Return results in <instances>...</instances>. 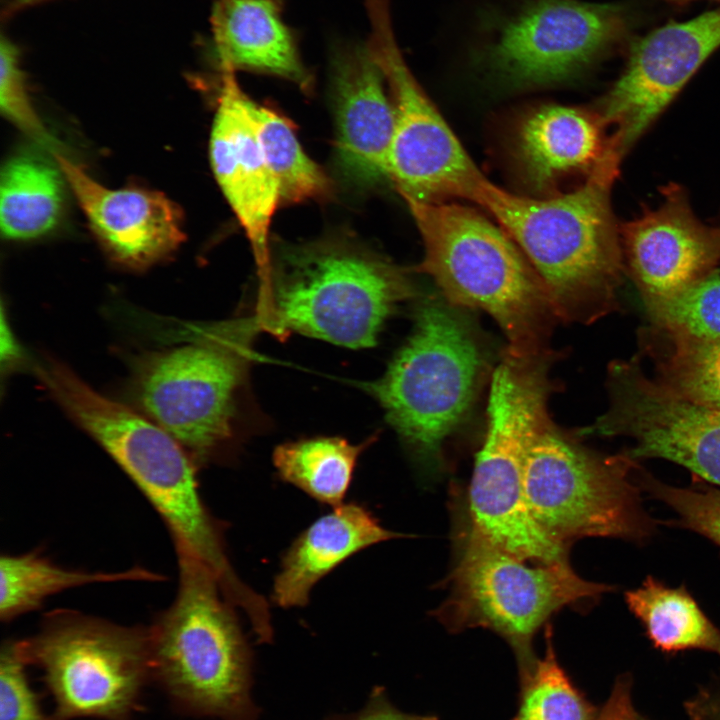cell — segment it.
Returning a JSON list of instances; mask_svg holds the SVG:
<instances>
[{"label":"cell","mask_w":720,"mask_h":720,"mask_svg":"<svg viewBox=\"0 0 720 720\" xmlns=\"http://www.w3.org/2000/svg\"><path fill=\"white\" fill-rule=\"evenodd\" d=\"M192 344L138 358L130 391L139 409L194 460L211 457L232 433L241 378L236 328L194 329Z\"/></svg>","instance_id":"cell-11"},{"label":"cell","mask_w":720,"mask_h":720,"mask_svg":"<svg viewBox=\"0 0 720 720\" xmlns=\"http://www.w3.org/2000/svg\"><path fill=\"white\" fill-rule=\"evenodd\" d=\"M553 356L551 350L504 352L491 377L486 435L469 486L472 529L510 554L542 564L568 561L567 546L532 516L523 486L529 444L549 415Z\"/></svg>","instance_id":"cell-6"},{"label":"cell","mask_w":720,"mask_h":720,"mask_svg":"<svg viewBox=\"0 0 720 720\" xmlns=\"http://www.w3.org/2000/svg\"><path fill=\"white\" fill-rule=\"evenodd\" d=\"M366 446L338 437H315L279 445L272 459L282 480L333 508L343 504Z\"/></svg>","instance_id":"cell-26"},{"label":"cell","mask_w":720,"mask_h":720,"mask_svg":"<svg viewBox=\"0 0 720 720\" xmlns=\"http://www.w3.org/2000/svg\"><path fill=\"white\" fill-rule=\"evenodd\" d=\"M61 176L59 165L41 156L20 154L7 161L0 181V226L6 238L34 239L56 226L64 200Z\"/></svg>","instance_id":"cell-23"},{"label":"cell","mask_w":720,"mask_h":720,"mask_svg":"<svg viewBox=\"0 0 720 720\" xmlns=\"http://www.w3.org/2000/svg\"><path fill=\"white\" fill-rule=\"evenodd\" d=\"M371 50L395 109L390 178L406 202L472 200L486 177L409 70L394 38L386 0H367Z\"/></svg>","instance_id":"cell-12"},{"label":"cell","mask_w":720,"mask_h":720,"mask_svg":"<svg viewBox=\"0 0 720 720\" xmlns=\"http://www.w3.org/2000/svg\"><path fill=\"white\" fill-rule=\"evenodd\" d=\"M461 310L444 297L426 298L412 334L370 384L391 426L425 459H435L464 422L488 367L480 337Z\"/></svg>","instance_id":"cell-7"},{"label":"cell","mask_w":720,"mask_h":720,"mask_svg":"<svg viewBox=\"0 0 720 720\" xmlns=\"http://www.w3.org/2000/svg\"><path fill=\"white\" fill-rule=\"evenodd\" d=\"M620 159L607 149L586 182L566 194L532 198L486 178L471 200L520 249L559 320L587 324L616 309L624 257L610 192Z\"/></svg>","instance_id":"cell-1"},{"label":"cell","mask_w":720,"mask_h":720,"mask_svg":"<svg viewBox=\"0 0 720 720\" xmlns=\"http://www.w3.org/2000/svg\"><path fill=\"white\" fill-rule=\"evenodd\" d=\"M162 577L141 567L121 572H87L60 567L37 552L0 558V617L11 621L36 610L50 596L69 588L102 582Z\"/></svg>","instance_id":"cell-25"},{"label":"cell","mask_w":720,"mask_h":720,"mask_svg":"<svg viewBox=\"0 0 720 720\" xmlns=\"http://www.w3.org/2000/svg\"><path fill=\"white\" fill-rule=\"evenodd\" d=\"M653 333L667 340L705 343L720 339V268L666 300L647 304Z\"/></svg>","instance_id":"cell-30"},{"label":"cell","mask_w":720,"mask_h":720,"mask_svg":"<svg viewBox=\"0 0 720 720\" xmlns=\"http://www.w3.org/2000/svg\"><path fill=\"white\" fill-rule=\"evenodd\" d=\"M632 613L653 645L663 652L701 649L720 656V631L684 588H669L652 577L625 593Z\"/></svg>","instance_id":"cell-24"},{"label":"cell","mask_w":720,"mask_h":720,"mask_svg":"<svg viewBox=\"0 0 720 720\" xmlns=\"http://www.w3.org/2000/svg\"><path fill=\"white\" fill-rule=\"evenodd\" d=\"M273 332H298L348 348L374 346L397 304L412 294L404 273L351 242L283 249L262 282Z\"/></svg>","instance_id":"cell-5"},{"label":"cell","mask_w":720,"mask_h":720,"mask_svg":"<svg viewBox=\"0 0 720 720\" xmlns=\"http://www.w3.org/2000/svg\"><path fill=\"white\" fill-rule=\"evenodd\" d=\"M601 117L584 110L551 105L530 114L522 123L519 153L529 180L544 187L559 177L593 167L605 154Z\"/></svg>","instance_id":"cell-22"},{"label":"cell","mask_w":720,"mask_h":720,"mask_svg":"<svg viewBox=\"0 0 720 720\" xmlns=\"http://www.w3.org/2000/svg\"><path fill=\"white\" fill-rule=\"evenodd\" d=\"M448 583L434 616L452 632L481 627L502 636L516 654L519 675L532 668V639L552 614L614 589L583 579L568 561L529 566L472 528Z\"/></svg>","instance_id":"cell-8"},{"label":"cell","mask_w":720,"mask_h":720,"mask_svg":"<svg viewBox=\"0 0 720 720\" xmlns=\"http://www.w3.org/2000/svg\"><path fill=\"white\" fill-rule=\"evenodd\" d=\"M545 655L520 676L518 710L512 720H595L598 712L559 664L551 627Z\"/></svg>","instance_id":"cell-29"},{"label":"cell","mask_w":720,"mask_h":720,"mask_svg":"<svg viewBox=\"0 0 720 720\" xmlns=\"http://www.w3.org/2000/svg\"><path fill=\"white\" fill-rule=\"evenodd\" d=\"M24 640H5L0 652V720H53L30 686Z\"/></svg>","instance_id":"cell-31"},{"label":"cell","mask_w":720,"mask_h":720,"mask_svg":"<svg viewBox=\"0 0 720 720\" xmlns=\"http://www.w3.org/2000/svg\"><path fill=\"white\" fill-rule=\"evenodd\" d=\"M21 352L14 338V335L5 319V313L2 312L1 324V362L3 368L13 367L20 359Z\"/></svg>","instance_id":"cell-36"},{"label":"cell","mask_w":720,"mask_h":720,"mask_svg":"<svg viewBox=\"0 0 720 720\" xmlns=\"http://www.w3.org/2000/svg\"><path fill=\"white\" fill-rule=\"evenodd\" d=\"M35 372L160 514L176 552L216 573L226 572L231 564L221 529L202 500L194 459L182 445L144 414L101 395L57 360L38 363Z\"/></svg>","instance_id":"cell-3"},{"label":"cell","mask_w":720,"mask_h":720,"mask_svg":"<svg viewBox=\"0 0 720 720\" xmlns=\"http://www.w3.org/2000/svg\"><path fill=\"white\" fill-rule=\"evenodd\" d=\"M24 643L53 698V720H134L142 709L152 680L149 627L57 610Z\"/></svg>","instance_id":"cell-9"},{"label":"cell","mask_w":720,"mask_h":720,"mask_svg":"<svg viewBox=\"0 0 720 720\" xmlns=\"http://www.w3.org/2000/svg\"><path fill=\"white\" fill-rule=\"evenodd\" d=\"M680 1V0H679Z\"/></svg>","instance_id":"cell-38"},{"label":"cell","mask_w":720,"mask_h":720,"mask_svg":"<svg viewBox=\"0 0 720 720\" xmlns=\"http://www.w3.org/2000/svg\"><path fill=\"white\" fill-rule=\"evenodd\" d=\"M56 162L115 264L144 270L173 254L184 241L181 210L163 193L140 187L110 189L63 155L56 154Z\"/></svg>","instance_id":"cell-18"},{"label":"cell","mask_w":720,"mask_h":720,"mask_svg":"<svg viewBox=\"0 0 720 720\" xmlns=\"http://www.w3.org/2000/svg\"><path fill=\"white\" fill-rule=\"evenodd\" d=\"M170 607L150 626L151 678L189 716L257 720L250 647L215 575L177 554Z\"/></svg>","instance_id":"cell-4"},{"label":"cell","mask_w":720,"mask_h":720,"mask_svg":"<svg viewBox=\"0 0 720 720\" xmlns=\"http://www.w3.org/2000/svg\"><path fill=\"white\" fill-rule=\"evenodd\" d=\"M232 72L224 70L209 157L217 183L251 244L262 281L270 269V225L281 198L258 139L253 100Z\"/></svg>","instance_id":"cell-16"},{"label":"cell","mask_w":720,"mask_h":720,"mask_svg":"<svg viewBox=\"0 0 720 720\" xmlns=\"http://www.w3.org/2000/svg\"><path fill=\"white\" fill-rule=\"evenodd\" d=\"M364 506L343 503L308 526L284 554L272 600L281 608L303 607L316 583L349 557L380 542L402 537Z\"/></svg>","instance_id":"cell-20"},{"label":"cell","mask_w":720,"mask_h":720,"mask_svg":"<svg viewBox=\"0 0 720 720\" xmlns=\"http://www.w3.org/2000/svg\"><path fill=\"white\" fill-rule=\"evenodd\" d=\"M650 333L645 348L655 362V379L687 400L720 410V339L684 343Z\"/></svg>","instance_id":"cell-28"},{"label":"cell","mask_w":720,"mask_h":720,"mask_svg":"<svg viewBox=\"0 0 720 720\" xmlns=\"http://www.w3.org/2000/svg\"><path fill=\"white\" fill-rule=\"evenodd\" d=\"M424 245L420 265L452 305L489 314L507 338V351L526 356L550 350L559 320L547 291L507 233L457 203L408 201Z\"/></svg>","instance_id":"cell-2"},{"label":"cell","mask_w":720,"mask_h":720,"mask_svg":"<svg viewBox=\"0 0 720 720\" xmlns=\"http://www.w3.org/2000/svg\"><path fill=\"white\" fill-rule=\"evenodd\" d=\"M42 0H11L10 9H18L27 5L34 4Z\"/></svg>","instance_id":"cell-37"},{"label":"cell","mask_w":720,"mask_h":720,"mask_svg":"<svg viewBox=\"0 0 720 720\" xmlns=\"http://www.w3.org/2000/svg\"><path fill=\"white\" fill-rule=\"evenodd\" d=\"M252 111L262 151L278 183L281 202L299 203L328 197L329 178L304 152L289 121L254 101Z\"/></svg>","instance_id":"cell-27"},{"label":"cell","mask_w":720,"mask_h":720,"mask_svg":"<svg viewBox=\"0 0 720 720\" xmlns=\"http://www.w3.org/2000/svg\"><path fill=\"white\" fill-rule=\"evenodd\" d=\"M0 106L2 113L17 128L33 139L49 143L50 137L30 100L19 52L4 36L0 46Z\"/></svg>","instance_id":"cell-33"},{"label":"cell","mask_w":720,"mask_h":720,"mask_svg":"<svg viewBox=\"0 0 720 720\" xmlns=\"http://www.w3.org/2000/svg\"><path fill=\"white\" fill-rule=\"evenodd\" d=\"M371 48L338 57L334 69L336 154L347 176L361 183L388 177L395 109Z\"/></svg>","instance_id":"cell-19"},{"label":"cell","mask_w":720,"mask_h":720,"mask_svg":"<svg viewBox=\"0 0 720 720\" xmlns=\"http://www.w3.org/2000/svg\"><path fill=\"white\" fill-rule=\"evenodd\" d=\"M325 720H438L431 715H415L400 711L389 700L383 687H374L364 707L355 713L335 715Z\"/></svg>","instance_id":"cell-34"},{"label":"cell","mask_w":720,"mask_h":720,"mask_svg":"<svg viewBox=\"0 0 720 720\" xmlns=\"http://www.w3.org/2000/svg\"><path fill=\"white\" fill-rule=\"evenodd\" d=\"M640 484L650 495L670 506L682 526L706 536L720 547L719 489L678 488L648 474L640 478Z\"/></svg>","instance_id":"cell-32"},{"label":"cell","mask_w":720,"mask_h":720,"mask_svg":"<svg viewBox=\"0 0 720 720\" xmlns=\"http://www.w3.org/2000/svg\"><path fill=\"white\" fill-rule=\"evenodd\" d=\"M211 22L224 70L268 73L309 88V74L274 0H216Z\"/></svg>","instance_id":"cell-21"},{"label":"cell","mask_w":720,"mask_h":720,"mask_svg":"<svg viewBox=\"0 0 720 720\" xmlns=\"http://www.w3.org/2000/svg\"><path fill=\"white\" fill-rule=\"evenodd\" d=\"M719 46L720 8L669 23L631 47L600 116L616 126L610 143L621 157Z\"/></svg>","instance_id":"cell-15"},{"label":"cell","mask_w":720,"mask_h":720,"mask_svg":"<svg viewBox=\"0 0 720 720\" xmlns=\"http://www.w3.org/2000/svg\"><path fill=\"white\" fill-rule=\"evenodd\" d=\"M663 200L621 229L623 257L645 305L679 294L720 262V227L700 222L680 188L665 189Z\"/></svg>","instance_id":"cell-17"},{"label":"cell","mask_w":720,"mask_h":720,"mask_svg":"<svg viewBox=\"0 0 720 720\" xmlns=\"http://www.w3.org/2000/svg\"><path fill=\"white\" fill-rule=\"evenodd\" d=\"M623 8L579 0H528L492 29L485 56L517 84H544L582 70L624 40Z\"/></svg>","instance_id":"cell-13"},{"label":"cell","mask_w":720,"mask_h":720,"mask_svg":"<svg viewBox=\"0 0 720 720\" xmlns=\"http://www.w3.org/2000/svg\"><path fill=\"white\" fill-rule=\"evenodd\" d=\"M595 720H643L632 702L630 679L623 676L616 680Z\"/></svg>","instance_id":"cell-35"},{"label":"cell","mask_w":720,"mask_h":720,"mask_svg":"<svg viewBox=\"0 0 720 720\" xmlns=\"http://www.w3.org/2000/svg\"><path fill=\"white\" fill-rule=\"evenodd\" d=\"M634 460L602 456L546 416L529 444L523 486L530 512L557 542L581 537L642 540L652 521L630 480Z\"/></svg>","instance_id":"cell-10"},{"label":"cell","mask_w":720,"mask_h":720,"mask_svg":"<svg viewBox=\"0 0 720 720\" xmlns=\"http://www.w3.org/2000/svg\"><path fill=\"white\" fill-rule=\"evenodd\" d=\"M606 384L608 408L581 434L631 438L632 460L666 459L720 486V410L649 378L637 358L611 362Z\"/></svg>","instance_id":"cell-14"}]
</instances>
